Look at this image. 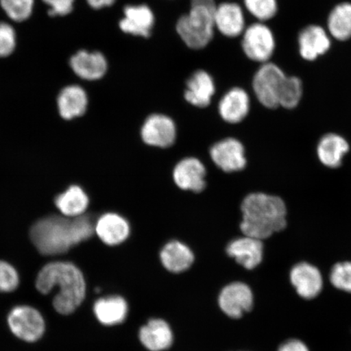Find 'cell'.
Returning a JSON list of instances; mask_svg holds the SVG:
<instances>
[{"label": "cell", "instance_id": "cell-1", "mask_svg": "<svg viewBox=\"0 0 351 351\" xmlns=\"http://www.w3.org/2000/svg\"><path fill=\"white\" fill-rule=\"evenodd\" d=\"M95 223L90 216H49L35 222L29 235L34 247L44 256H57L90 239Z\"/></svg>", "mask_w": 351, "mask_h": 351}, {"label": "cell", "instance_id": "cell-2", "mask_svg": "<svg viewBox=\"0 0 351 351\" xmlns=\"http://www.w3.org/2000/svg\"><path fill=\"white\" fill-rule=\"evenodd\" d=\"M35 285L43 295H48L55 288L59 289L53 300V306L61 315L72 314L85 300L84 276L72 263H48L39 271Z\"/></svg>", "mask_w": 351, "mask_h": 351}, {"label": "cell", "instance_id": "cell-3", "mask_svg": "<svg viewBox=\"0 0 351 351\" xmlns=\"http://www.w3.org/2000/svg\"><path fill=\"white\" fill-rule=\"evenodd\" d=\"M241 210L240 228L245 236L263 241L287 227V205L278 196L252 193L243 199Z\"/></svg>", "mask_w": 351, "mask_h": 351}, {"label": "cell", "instance_id": "cell-4", "mask_svg": "<svg viewBox=\"0 0 351 351\" xmlns=\"http://www.w3.org/2000/svg\"><path fill=\"white\" fill-rule=\"evenodd\" d=\"M217 6L215 0H191L190 12L177 23L178 34L188 47L203 49L213 40Z\"/></svg>", "mask_w": 351, "mask_h": 351}, {"label": "cell", "instance_id": "cell-5", "mask_svg": "<svg viewBox=\"0 0 351 351\" xmlns=\"http://www.w3.org/2000/svg\"><path fill=\"white\" fill-rule=\"evenodd\" d=\"M285 77L282 70L273 63L263 64L258 69L253 79V90L263 106L279 107L280 90Z\"/></svg>", "mask_w": 351, "mask_h": 351}, {"label": "cell", "instance_id": "cell-6", "mask_svg": "<svg viewBox=\"0 0 351 351\" xmlns=\"http://www.w3.org/2000/svg\"><path fill=\"white\" fill-rule=\"evenodd\" d=\"M275 47L273 32L261 22L252 24L244 30L241 47L250 60L262 64L269 62Z\"/></svg>", "mask_w": 351, "mask_h": 351}, {"label": "cell", "instance_id": "cell-7", "mask_svg": "<svg viewBox=\"0 0 351 351\" xmlns=\"http://www.w3.org/2000/svg\"><path fill=\"white\" fill-rule=\"evenodd\" d=\"M8 322L13 335L25 341H36L45 332L43 315L29 306L14 307L8 315Z\"/></svg>", "mask_w": 351, "mask_h": 351}, {"label": "cell", "instance_id": "cell-8", "mask_svg": "<svg viewBox=\"0 0 351 351\" xmlns=\"http://www.w3.org/2000/svg\"><path fill=\"white\" fill-rule=\"evenodd\" d=\"M140 135L148 146L168 148L177 138V127L172 118L163 114H152L145 120Z\"/></svg>", "mask_w": 351, "mask_h": 351}, {"label": "cell", "instance_id": "cell-9", "mask_svg": "<svg viewBox=\"0 0 351 351\" xmlns=\"http://www.w3.org/2000/svg\"><path fill=\"white\" fill-rule=\"evenodd\" d=\"M218 302L223 313L228 317L240 319L253 308V292L247 284L232 282L222 289Z\"/></svg>", "mask_w": 351, "mask_h": 351}, {"label": "cell", "instance_id": "cell-10", "mask_svg": "<svg viewBox=\"0 0 351 351\" xmlns=\"http://www.w3.org/2000/svg\"><path fill=\"white\" fill-rule=\"evenodd\" d=\"M210 159L225 173H235L247 165L245 148L238 139L228 138L215 143L210 149Z\"/></svg>", "mask_w": 351, "mask_h": 351}, {"label": "cell", "instance_id": "cell-11", "mask_svg": "<svg viewBox=\"0 0 351 351\" xmlns=\"http://www.w3.org/2000/svg\"><path fill=\"white\" fill-rule=\"evenodd\" d=\"M296 293L304 300H313L322 291L323 276L317 267L307 262L297 263L289 273Z\"/></svg>", "mask_w": 351, "mask_h": 351}, {"label": "cell", "instance_id": "cell-12", "mask_svg": "<svg viewBox=\"0 0 351 351\" xmlns=\"http://www.w3.org/2000/svg\"><path fill=\"white\" fill-rule=\"evenodd\" d=\"M206 168L195 157L179 161L173 171V181L183 191L200 193L206 187Z\"/></svg>", "mask_w": 351, "mask_h": 351}, {"label": "cell", "instance_id": "cell-13", "mask_svg": "<svg viewBox=\"0 0 351 351\" xmlns=\"http://www.w3.org/2000/svg\"><path fill=\"white\" fill-rule=\"evenodd\" d=\"M155 25V16L146 4L127 5L119 26L123 32L134 36L149 38Z\"/></svg>", "mask_w": 351, "mask_h": 351}, {"label": "cell", "instance_id": "cell-14", "mask_svg": "<svg viewBox=\"0 0 351 351\" xmlns=\"http://www.w3.org/2000/svg\"><path fill=\"white\" fill-rule=\"evenodd\" d=\"M130 225L121 215L108 213L102 215L95 222V234L110 247L120 245L130 235Z\"/></svg>", "mask_w": 351, "mask_h": 351}, {"label": "cell", "instance_id": "cell-15", "mask_svg": "<svg viewBox=\"0 0 351 351\" xmlns=\"http://www.w3.org/2000/svg\"><path fill=\"white\" fill-rule=\"evenodd\" d=\"M226 252L245 269L252 270L261 265L263 258V244L252 237H241L228 244Z\"/></svg>", "mask_w": 351, "mask_h": 351}, {"label": "cell", "instance_id": "cell-16", "mask_svg": "<svg viewBox=\"0 0 351 351\" xmlns=\"http://www.w3.org/2000/svg\"><path fill=\"white\" fill-rule=\"evenodd\" d=\"M216 93V85L212 76L204 70H197L188 79L184 97L196 108L209 106Z\"/></svg>", "mask_w": 351, "mask_h": 351}, {"label": "cell", "instance_id": "cell-17", "mask_svg": "<svg viewBox=\"0 0 351 351\" xmlns=\"http://www.w3.org/2000/svg\"><path fill=\"white\" fill-rule=\"evenodd\" d=\"M251 106L249 95L239 87L232 88L218 105L219 116L230 124H238L247 117Z\"/></svg>", "mask_w": 351, "mask_h": 351}, {"label": "cell", "instance_id": "cell-18", "mask_svg": "<svg viewBox=\"0 0 351 351\" xmlns=\"http://www.w3.org/2000/svg\"><path fill=\"white\" fill-rule=\"evenodd\" d=\"M214 22L215 28L229 38L238 37L245 29L244 12L235 3L219 4L215 11Z\"/></svg>", "mask_w": 351, "mask_h": 351}, {"label": "cell", "instance_id": "cell-19", "mask_svg": "<svg viewBox=\"0 0 351 351\" xmlns=\"http://www.w3.org/2000/svg\"><path fill=\"white\" fill-rule=\"evenodd\" d=\"M70 65L78 77L87 81L99 80L108 71V61L99 51H78L70 60Z\"/></svg>", "mask_w": 351, "mask_h": 351}, {"label": "cell", "instance_id": "cell-20", "mask_svg": "<svg viewBox=\"0 0 351 351\" xmlns=\"http://www.w3.org/2000/svg\"><path fill=\"white\" fill-rule=\"evenodd\" d=\"M300 55L306 60H317L326 54L331 46L326 30L319 25H309L302 30L298 37Z\"/></svg>", "mask_w": 351, "mask_h": 351}, {"label": "cell", "instance_id": "cell-21", "mask_svg": "<svg viewBox=\"0 0 351 351\" xmlns=\"http://www.w3.org/2000/svg\"><path fill=\"white\" fill-rule=\"evenodd\" d=\"M139 339L150 351H163L172 346L173 336L170 326L165 320L153 319L140 329Z\"/></svg>", "mask_w": 351, "mask_h": 351}, {"label": "cell", "instance_id": "cell-22", "mask_svg": "<svg viewBox=\"0 0 351 351\" xmlns=\"http://www.w3.org/2000/svg\"><path fill=\"white\" fill-rule=\"evenodd\" d=\"M162 265L171 273H183L190 269L195 261L194 253L186 244L179 241H171L162 248Z\"/></svg>", "mask_w": 351, "mask_h": 351}, {"label": "cell", "instance_id": "cell-23", "mask_svg": "<svg viewBox=\"0 0 351 351\" xmlns=\"http://www.w3.org/2000/svg\"><path fill=\"white\" fill-rule=\"evenodd\" d=\"M349 150V143L343 137L337 134H328L319 140L317 156L324 166L337 169L341 166Z\"/></svg>", "mask_w": 351, "mask_h": 351}, {"label": "cell", "instance_id": "cell-24", "mask_svg": "<svg viewBox=\"0 0 351 351\" xmlns=\"http://www.w3.org/2000/svg\"><path fill=\"white\" fill-rule=\"evenodd\" d=\"M59 112L64 120L84 115L88 106L86 92L81 86L73 85L64 88L57 99Z\"/></svg>", "mask_w": 351, "mask_h": 351}, {"label": "cell", "instance_id": "cell-25", "mask_svg": "<svg viewBox=\"0 0 351 351\" xmlns=\"http://www.w3.org/2000/svg\"><path fill=\"white\" fill-rule=\"evenodd\" d=\"M94 313L104 326H112L121 324L128 314V304L125 298L114 295L101 298L95 302Z\"/></svg>", "mask_w": 351, "mask_h": 351}, {"label": "cell", "instance_id": "cell-26", "mask_svg": "<svg viewBox=\"0 0 351 351\" xmlns=\"http://www.w3.org/2000/svg\"><path fill=\"white\" fill-rule=\"evenodd\" d=\"M55 204L64 217H77L84 215L90 199L82 188L72 186L56 196Z\"/></svg>", "mask_w": 351, "mask_h": 351}, {"label": "cell", "instance_id": "cell-27", "mask_svg": "<svg viewBox=\"0 0 351 351\" xmlns=\"http://www.w3.org/2000/svg\"><path fill=\"white\" fill-rule=\"evenodd\" d=\"M328 32L337 40L346 41L351 38V3L337 5L328 16Z\"/></svg>", "mask_w": 351, "mask_h": 351}, {"label": "cell", "instance_id": "cell-28", "mask_svg": "<svg viewBox=\"0 0 351 351\" xmlns=\"http://www.w3.org/2000/svg\"><path fill=\"white\" fill-rule=\"evenodd\" d=\"M302 91V83L300 78L285 77L280 90L279 106L287 109L296 108L300 103Z\"/></svg>", "mask_w": 351, "mask_h": 351}, {"label": "cell", "instance_id": "cell-29", "mask_svg": "<svg viewBox=\"0 0 351 351\" xmlns=\"http://www.w3.org/2000/svg\"><path fill=\"white\" fill-rule=\"evenodd\" d=\"M0 3L13 21H23L32 14L34 0H0Z\"/></svg>", "mask_w": 351, "mask_h": 351}, {"label": "cell", "instance_id": "cell-30", "mask_svg": "<svg viewBox=\"0 0 351 351\" xmlns=\"http://www.w3.org/2000/svg\"><path fill=\"white\" fill-rule=\"evenodd\" d=\"M245 8L260 21H269L276 14V0H244Z\"/></svg>", "mask_w": 351, "mask_h": 351}, {"label": "cell", "instance_id": "cell-31", "mask_svg": "<svg viewBox=\"0 0 351 351\" xmlns=\"http://www.w3.org/2000/svg\"><path fill=\"white\" fill-rule=\"evenodd\" d=\"M330 282L337 289L351 293V262L336 263L332 267Z\"/></svg>", "mask_w": 351, "mask_h": 351}, {"label": "cell", "instance_id": "cell-32", "mask_svg": "<svg viewBox=\"0 0 351 351\" xmlns=\"http://www.w3.org/2000/svg\"><path fill=\"white\" fill-rule=\"evenodd\" d=\"M19 275L10 263L0 261V292L10 293L19 287Z\"/></svg>", "mask_w": 351, "mask_h": 351}, {"label": "cell", "instance_id": "cell-33", "mask_svg": "<svg viewBox=\"0 0 351 351\" xmlns=\"http://www.w3.org/2000/svg\"><path fill=\"white\" fill-rule=\"evenodd\" d=\"M16 34L10 25L0 23V57H7L14 51Z\"/></svg>", "mask_w": 351, "mask_h": 351}, {"label": "cell", "instance_id": "cell-34", "mask_svg": "<svg viewBox=\"0 0 351 351\" xmlns=\"http://www.w3.org/2000/svg\"><path fill=\"white\" fill-rule=\"evenodd\" d=\"M43 1L51 7L48 13L51 16L68 15L73 11L74 0H43Z\"/></svg>", "mask_w": 351, "mask_h": 351}, {"label": "cell", "instance_id": "cell-35", "mask_svg": "<svg viewBox=\"0 0 351 351\" xmlns=\"http://www.w3.org/2000/svg\"><path fill=\"white\" fill-rule=\"evenodd\" d=\"M278 351H310L304 342L298 339H289L280 346Z\"/></svg>", "mask_w": 351, "mask_h": 351}, {"label": "cell", "instance_id": "cell-36", "mask_svg": "<svg viewBox=\"0 0 351 351\" xmlns=\"http://www.w3.org/2000/svg\"><path fill=\"white\" fill-rule=\"evenodd\" d=\"M116 0H87V3L95 10H100L106 7L112 6Z\"/></svg>", "mask_w": 351, "mask_h": 351}]
</instances>
